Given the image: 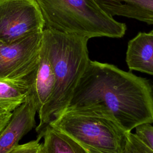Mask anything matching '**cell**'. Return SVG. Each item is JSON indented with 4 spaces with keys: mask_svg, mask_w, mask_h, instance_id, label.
<instances>
[{
    "mask_svg": "<svg viewBox=\"0 0 153 153\" xmlns=\"http://www.w3.org/2000/svg\"><path fill=\"white\" fill-rule=\"evenodd\" d=\"M109 14L153 25V0H96Z\"/></svg>",
    "mask_w": 153,
    "mask_h": 153,
    "instance_id": "obj_9",
    "label": "cell"
},
{
    "mask_svg": "<svg viewBox=\"0 0 153 153\" xmlns=\"http://www.w3.org/2000/svg\"><path fill=\"white\" fill-rule=\"evenodd\" d=\"M126 61L130 71L153 75V33L139 32L127 45Z\"/></svg>",
    "mask_w": 153,
    "mask_h": 153,
    "instance_id": "obj_8",
    "label": "cell"
},
{
    "mask_svg": "<svg viewBox=\"0 0 153 153\" xmlns=\"http://www.w3.org/2000/svg\"><path fill=\"white\" fill-rule=\"evenodd\" d=\"M55 85V76L51 65L40 51L39 60L32 75V91L39 113L50 99Z\"/></svg>",
    "mask_w": 153,
    "mask_h": 153,
    "instance_id": "obj_10",
    "label": "cell"
},
{
    "mask_svg": "<svg viewBox=\"0 0 153 153\" xmlns=\"http://www.w3.org/2000/svg\"><path fill=\"white\" fill-rule=\"evenodd\" d=\"M136 136L153 151V126L151 123H143L135 128Z\"/></svg>",
    "mask_w": 153,
    "mask_h": 153,
    "instance_id": "obj_14",
    "label": "cell"
},
{
    "mask_svg": "<svg viewBox=\"0 0 153 153\" xmlns=\"http://www.w3.org/2000/svg\"><path fill=\"white\" fill-rule=\"evenodd\" d=\"M44 28L35 0H0V42H11Z\"/></svg>",
    "mask_w": 153,
    "mask_h": 153,
    "instance_id": "obj_5",
    "label": "cell"
},
{
    "mask_svg": "<svg viewBox=\"0 0 153 153\" xmlns=\"http://www.w3.org/2000/svg\"><path fill=\"white\" fill-rule=\"evenodd\" d=\"M43 137L44 153H86L74 139L52 126L47 127Z\"/></svg>",
    "mask_w": 153,
    "mask_h": 153,
    "instance_id": "obj_12",
    "label": "cell"
},
{
    "mask_svg": "<svg viewBox=\"0 0 153 153\" xmlns=\"http://www.w3.org/2000/svg\"><path fill=\"white\" fill-rule=\"evenodd\" d=\"M151 32L153 33V30H151Z\"/></svg>",
    "mask_w": 153,
    "mask_h": 153,
    "instance_id": "obj_17",
    "label": "cell"
},
{
    "mask_svg": "<svg viewBox=\"0 0 153 153\" xmlns=\"http://www.w3.org/2000/svg\"><path fill=\"white\" fill-rule=\"evenodd\" d=\"M45 28L75 33L89 39L121 38L127 26L106 12L96 0H35Z\"/></svg>",
    "mask_w": 153,
    "mask_h": 153,
    "instance_id": "obj_3",
    "label": "cell"
},
{
    "mask_svg": "<svg viewBox=\"0 0 153 153\" xmlns=\"http://www.w3.org/2000/svg\"><path fill=\"white\" fill-rule=\"evenodd\" d=\"M123 153H153V151L145 144L135 133L128 132Z\"/></svg>",
    "mask_w": 153,
    "mask_h": 153,
    "instance_id": "obj_13",
    "label": "cell"
},
{
    "mask_svg": "<svg viewBox=\"0 0 153 153\" xmlns=\"http://www.w3.org/2000/svg\"><path fill=\"white\" fill-rule=\"evenodd\" d=\"M49 126L69 136L86 153H123L128 133L110 119L69 111Z\"/></svg>",
    "mask_w": 153,
    "mask_h": 153,
    "instance_id": "obj_4",
    "label": "cell"
},
{
    "mask_svg": "<svg viewBox=\"0 0 153 153\" xmlns=\"http://www.w3.org/2000/svg\"><path fill=\"white\" fill-rule=\"evenodd\" d=\"M7 153H44L42 144L37 140L18 145Z\"/></svg>",
    "mask_w": 153,
    "mask_h": 153,
    "instance_id": "obj_15",
    "label": "cell"
},
{
    "mask_svg": "<svg viewBox=\"0 0 153 153\" xmlns=\"http://www.w3.org/2000/svg\"><path fill=\"white\" fill-rule=\"evenodd\" d=\"M64 111L106 118L131 132L153 123V85L113 65L90 60Z\"/></svg>",
    "mask_w": 153,
    "mask_h": 153,
    "instance_id": "obj_1",
    "label": "cell"
},
{
    "mask_svg": "<svg viewBox=\"0 0 153 153\" xmlns=\"http://www.w3.org/2000/svg\"><path fill=\"white\" fill-rule=\"evenodd\" d=\"M13 112L0 131V153H7L17 146L20 139L35 127L37 106L32 90L26 100Z\"/></svg>",
    "mask_w": 153,
    "mask_h": 153,
    "instance_id": "obj_7",
    "label": "cell"
},
{
    "mask_svg": "<svg viewBox=\"0 0 153 153\" xmlns=\"http://www.w3.org/2000/svg\"><path fill=\"white\" fill-rule=\"evenodd\" d=\"M32 75L19 79H0V111L12 112L27 99L32 90Z\"/></svg>",
    "mask_w": 153,
    "mask_h": 153,
    "instance_id": "obj_11",
    "label": "cell"
},
{
    "mask_svg": "<svg viewBox=\"0 0 153 153\" xmlns=\"http://www.w3.org/2000/svg\"><path fill=\"white\" fill-rule=\"evenodd\" d=\"M11 115L12 112H2L0 111V131L8 123Z\"/></svg>",
    "mask_w": 153,
    "mask_h": 153,
    "instance_id": "obj_16",
    "label": "cell"
},
{
    "mask_svg": "<svg viewBox=\"0 0 153 153\" xmlns=\"http://www.w3.org/2000/svg\"><path fill=\"white\" fill-rule=\"evenodd\" d=\"M89 39L75 33L48 28L43 30L40 51L51 65L55 85L50 99L38 113L37 140L43 137L47 127L68 107L90 61L87 49Z\"/></svg>",
    "mask_w": 153,
    "mask_h": 153,
    "instance_id": "obj_2",
    "label": "cell"
},
{
    "mask_svg": "<svg viewBox=\"0 0 153 153\" xmlns=\"http://www.w3.org/2000/svg\"><path fill=\"white\" fill-rule=\"evenodd\" d=\"M42 32L11 42H0V79H19L33 72L39 60Z\"/></svg>",
    "mask_w": 153,
    "mask_h": 153,
    "instance_id": "obj_6",
    "label": "cell"
}]
</instances>
